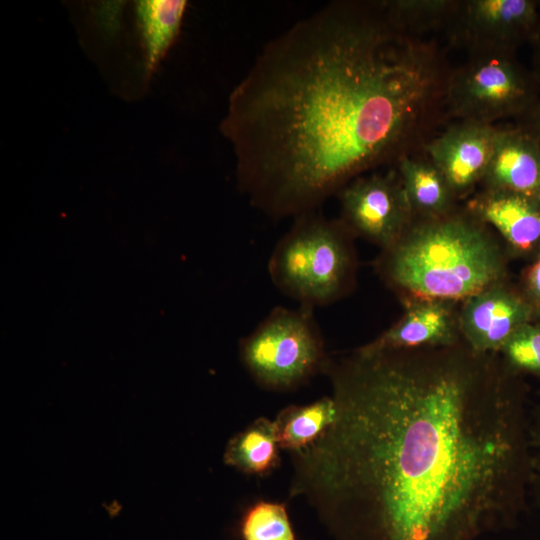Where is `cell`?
<instances>
[{
	"label": "cell",
	"instance_id": "cell-20",
	"mask_svg": "<svg viewBox=\"0 0 540 540\" xmlns=\"http://www.w3.org/2000/svg\"><path fill=\"white\" fill-rule=\"evenodd\" d=\"M499 352L504 363L515 373L540 378V322L523 325Z\"/></svg>",
	"mask_w": 540,
	"mask_h": 540
},
{
	"label": "cell",
	"instance_id": "cell-3",
	"mask_svg": "<svg viewBox=\"0 0 540 540\" xmlns=\"http://www.w3.org/2000/svg\"><path fill=\"white\" fill-rule=\"evenodd\" d=\"M379 270L393 287L418 299L465 300L501 282L499 247L472 216L424 219L384 250Z\"/></svg>",
	"mask_w": 540,
	"mask_h": 540
},
{
	"label": "cell",
	"instance_id": "cell-18",
	"mask_svg": "<svg viewBox=\"0 0 540 540\" xmlns=\"http://www.w3.org/2000/svg\"><path fill=\"white\" fill-rule=\"evenodd\" d=\"M393 21L405 30L419 34L447 25L459 1L393 0L383 1Z\"/></svg>",
	"mask_w": 540,
	"mask_h": 540
},
{
	"label": "cell",
	"instance_id": "cell-5",
	"mask_svg": "<svg viewBox=\"0 0 540 540\" xmlns=\"http://www.w3.org/2000/svg\"><path fill=\"white\" fill-rule=\"evenodd\" d=\"M312 309L277 306L240 341V358L259 385L293 389L324 371L329 357Z\"/></svg>",
	"mask_w": 540,
	"mask_h": 540
},
{
	"label": "cell",
	"instance_id": "cell-8",
	"mask_svg": "<svg viewBox=\"0 0 540 540\" xmlns=\"http://www.w3.org/2000/svg\"><path fill=\"white\" fill-rule=\"evenodd\" d=\"M341 220L353 234L393 246L410 228L413 212L398 170L357 177L339 193Z\"/></svg>",
	"mask_w": 540,
	"mask_h": 540
},
{
	"label": "cell",
	"instance_id": "cell-4",
	"mask_svg": "<svg viewBox=\"0 0 540 540\" xmlns=\"http://www.w3.org/2000/svg\"><path fill=\"white\" fill-rule=\"evenodd\" d=\"M351 230L316 211L294 218L268 262L275 287L300 305L326 306L349 290L355 269Z\"/></svg>",
	"mask_w": 540,
	"mask_h": 540
},
{
	"label": "cell",
	"instance_id": "cell-2",
	"mask_svg": "<svg viewBox=\"0 0 540 540\" xmlns=\"http://www.w3.org/2000/svg\"><path fill=\"white\" fill-rule=\"evenodd\" d=\"M451 70L383 1H332L270 40L234 87L220 131L238 189L273 219L316 211L398 160L444 108Z\"/></svg>",
	"mask_w": 540,
	"mask_h": 540
},
{
	"label": "cell",
	"instance_id": "cell-17",
	"mask_svg": "<svg viewBox=\"0 0 540 540\" xmlns=\"http://www.w3.org/2000/svg\"><path fill=\"white\" fill-rule=\"evenodd\" d=\"M335 415L331 396L284 408L274 420L279 447L292 453L308 447L333 423Z\"/></svg>",
	"mask_w": 540,
	"mask_h": 540
},
{
	"label": "cell",
	"instance_id": "cell-10",
	"mask_svg": "<svg viewBox=\"0 0 540 540\" xmlns=\"http://www.w3.org/2000/svg\"><path fill=\"white\" fill-rule=\"evenodd\" d=\"M497 127L459 121L425 143L429 160L445 177L455 197L482 181L492 155Z\"/></svg>",
	"mask_w": 540,
	"mask_h": 540
},
{
	"label": "cell",
	"instance_id": "cell-23",
	"mask_svg": "<svg viewBox=\"0 0 540 540\" xmlns=\"http://www.w3.org/2000/svg\"><path fill=\"white\" fill-rule=\"evenodd\" d=\"M517 124L531 133L540 144V102L529 113L518 119Z\"/></svg>",
	"mask_w": 540,
	"mask_h": 540
},
{
	"label": "cell",
	"instance_id": "cell-14",
	"mask_svg": "<svg viewBox=\"0 0 540 540\" xmlns=\"http://www.w3.org/2000/svg\"><path fill=\"white\" fill-rule=\"evenodd\" d=\"M186 8L185 0L135 2V24L147 78L152 76L177 39Z\"/></svg>",
	"mask_w": 540,
	"mask_h": 540
},
{
	"label": "cell",
	"instance_id": "cell-7",
	"mask_svg": "<svg viewBox=\"0 0 540 540\" xmlns=\"http://www.w3.org/2000/svg\"><path fill=\"white\" fill-rule=\"evenodd\" d=\"M538 6L534 0L459 1L448 22L450 39L470 55L515 54L540 29Z\"/></svg>",
	"mask_w": 540,
	"mask_h": 540
},
{
	"label": "cell",
	"instance_id": "cell-24",
	"mask_svg": "<svg viewBox=\"0 0 540 540\" xmlns=\"http://www.w3.org/2000/svg\"><path fill=\"white\" fill-rule=\"evenodd\" d=\"M530 45L532 46V51H533L532 71L540 82V29L535 35V37L532 39V41L530 42Z\"/></svg>",
	"mask_w": 540,
	"mask_h": 540
},
{
	"label": "cell",
	"instance_id": "cell-11",
	"mask_svg": "<svg viewBox=\"0 0 540 540\" xmlns=\"http://www.w3.org/2000/svg\"><path fill=\"white\" fill-rule=\"evenodd\" d=\"M470 215L489 224L519 256L540 252V198L527 194L488 189L469 204Z\"/></svg>",
	"mask_w": 540,
	"mask_h": 540
},
{
	"label": "cell",
	"instance_id": "cell-12",
	"mask_svg": "<svg viewBox=\"0 0 540 540\" xmlns=\"http://www.w3.org/2000/svg\"><path fill=\"white\" fill-rule=\"evenodd\" d=\"M488 189L540 198V144L517 123L497 127L492 155L482 179Z\"/></svg>",
	"mask_w": 540,
	"mask_h": 540
},
{
	"label": "cell",
	"instance_id": "cell-13",
	"mask_svg": "<svg viewBox=\"0 0 540 540\" xmlns=\"http://www.w3.org/2000/svg\"><path fill=\"white\" fill-rule=\"evenodd\" d=\"M416 299L398 322L361 348L376 352L455 346L459 327L450 302Z\"/></svg>",
	"mask_w": 540,
	"mask_h": 540
},
{
	"label": "cell",
	"instance_id": "cell-21",
	"mask_svg": "<svg viewBox=\"0 0 540 540\" xmlns=\"http://www.w3.org/2000/svg\"><path fill=\"white\" fill-rule=\"evenodd\" d=\"M530 492L540 509V399L529 412Z\"/></svg>",
	"mask_w": 540,
	"mask_h": 540
},
{
	"label": "cell",
	"instance_id": "cell-15",
	"mask_svg": "<svg viewBox=\"0 0 540 540\" xmlns=\"http://www.w3.org/2000/svg\"><path fill=\"white\" fill-rule=\"evenodd\" d=\"M397 164L413 215L417 213L424 219H435L451 213L455 196L443 174L429 158L417 159L408 154Z\"/></svg>",
	"mask_w": 540,
	"mask_h": 540
},
{
	"label": "cell",
	"instance_id": "cell-6",
	"mask_svg": "<svg viewBox=\"0 0 540 540\" xmlns=\"http://www.w3.org/2000/svg\"><path fill=\"white\" fill-rule=\"evenodd\" d=\"M540 102V82L510 53L470 55L451 70L444 94L448 116L493 125L522 118Z\"/></svg>",
	"mask_w": 540,
	"mask_h": 540
},
{
	"label": "cell",
	"instance_id": "cell-1",
	"mask_svg": "<svg viewBox=\"0 0 540 540\" xmlns=\"http://www.w3.org/2000/svg\"><path fill=\"white\" fill-rule=\"evenodd\" d=\"M336 415L293 453L291 496L334 540H478L530 491L519 374L458 346L329 358Z\"/></svg>",
	"mask_w": 540,
	"mask_h": 540
},
{
	"label": "cell",
	"instance_id": "cell-9",
	"mask_svg": "<svg viewBox=\"0 0 540 540\" xmlns=\"http://www.w3.org/2000/svg\"><path fill=\"white\" fill-rule=\"evenodd\" d=\"M463 301L459 331L467 347L478 354L499 352L519 328L533 321L532 309L523 294L502 282Z\"/></svg>",
	"mask_w": 540,
	"mask_h": 540
},
{
	"label": "cell",
	"instance_id": "cell-16",
	"mask_svg": "<svg viewBox=\"0 0 540 540\" xmlns=\"http://www.w3.org/2000/svg\"><path fill=\"white\" fill-rule=\"evenodd\" d=\"M278 449L274 421L260 417L230 439L224 461L246 474L264 475L278 465Z\"/></svg>",
	"mask_w": 540,
	"mask_h": 540
},
{
	"label": "cell",
	"instance_id": "cell-22",
	"mask_svg": "<svg viewBox=\"0 0 540 540\" xmlns=\"http://www.w3.org/2000/svg\"><path fill=\"white\" fill-rule=\"evenodd\" d=\"M521 293L532 309L533 321L540 322V252L524 272Z\"/></svg>",
	"mask_w": 540,
	"mask_h": 540
},
{
	"label": "cell",
	"instance_id": "cell-19",
	"mask_svg": "<svg viewBox=\"0 0 540 540\" xmlns=\"http://www.w3.org/2000/svg\"><path fill=\"white\" fill-rule=\"evenodd\" d=\"M242 540H297L286 505L259 501L242 515L239 525Z\"/></svg>",
	"mask_w": 540,
	"mask_h": 540
}]
</instances>
